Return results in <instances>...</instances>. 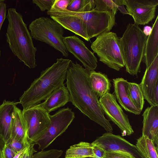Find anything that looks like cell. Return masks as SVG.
<instances>
[{
    "instance_id": "6da1fadb",
    "label": "cell",
    "mask_w": 158,
    "mask_h": 158,
    "mask_svg": "<svg viewBox=\"0 0 158 158\" xmlns=\"http://www.w3.org/2000/svg\"><path fill=\"white\" fill-rule=\"evenodd\" d=\"M90 70L71 60L68 68L66 84L69 93L70 102L90 120L103 127L107 132L113 128L105 117L100 105L98 98L90 85Z\"/></svg>"
},
{
    "instance_id": "7a4b0ae2",
    "label": "cell",
    "mask_w": 158,
    "mask_h": 158,
    "mask_svg": "<svg viewBox=\"0 0 158 158\" xmlns=\"http://www.w3.org/2000/svg\"><path fill=\"white\" fill-rule=\"evenodd\" d=\"M71 60L57 59L52 66L43 70L19 98L24 110L41 103L64 84Z\"/></svg>"
},
{
    "instance_id": "3957f363",
    "label": "cell",
    "mask_w": 158,
    "mask_h": 158,
    "mask_svg": "<svg viewBox=\"0 0 158 158\" xmlns=\"http://www.w3.org/2000/svg\"><path fill=\"white\" fill-rule=\"evenodd\" d=\"M6 17L8 20L6 41L10 50L26 65L30 69L35 68L37 66V49L22 15L15 8H11L8 9Z\"/></svg>"
},
{
    "instance_id": "277c9868",
    "label": "cell",
    "mask_w": 158,
    "mask_h": 158,
    "mask_svg": "<svg viewBox=\"0 0 158 158\" xmlns=\"http://www.w3.org/2000/svg\"><path fill=\"white\" fill-rule=\"evenodd\" d=\"M148 36L135 23H129L122 36L119 38V46L127 72L132 76L140 72Z\"/></svg>"
},
{
    "instance_id": "5b68a950",
    "label": "cell",
    "mask_w": 158,
    "mask_h": 158,
    "mask_svg": "<svg viewBox=\"0 0 158 158\" xmlns=\"http://www.w3.org/2000/svg\"><path fill=\"white\" fill-rule=\"evenodd\" d=\"M29 28L34 39L46 43L65 57L69 56L64 41V28L57 22L48 17H41L33 21Z\"/></svg>"
},
{
    "instance_id": "8992f818",
    "label": "cell",
    "mask_w": 158,
    "mask_h": 158,
    "mask_svg": "<svg viewBox=\"0 0 158 158\" xmlns=\"http://www.w3.org/2000/svg\"><path fill=\"white\" fill-rule=\"evenodd\" d=\"M51 16H74L81 18L84 21L89 39L104 32L110 31L116 24L115 15L111 11L98 10L95 8L86 12H72L67 9L52 10Z\"/></svg>"
},
{
    "instance_id": "52a82bcc",
    "label": "cell",
    "mask_w": 158,
    "mask_h": 158,
    "mask_svg": "<svg viewBox=\"0 0 158 158\" xmlns=\"http://www.w3.org/2000/svg\"><path fill=\"white\" fill-rule=\"evenodd\" d=\"M119 38L112 32L103 33L97 36L91 48L99 61L109 67L118 71L125 66L119 46Z\"/></svg>"
},
{
    "instance_id": "ba28073f",
    "label": "cell",
    "mask_w": 158,
    "mask_h": 158,
    "mask_svg": "<svg viewBox=\"0 0 158 158\" xmlns=\"http://www.w3.org/2000/svg\"><path fill=\"white\" fill-rule=\"evenodd\" d=\"M22 111L27 128L28 142L30 144H35L50 124V114L38 105Z\"/></svg>"
},
{
    "instance_id": "9c48e42d",
    "label": "cell",
    "mask_w": 158,
    "mask_h": 158,
    "mask_svg": "<svg viewBox=\"0 0 158 158\" xmlns=\"http://www.w3.org/2000/svg\"><path fill=\"white\" fill-rule=\"evenodd\" d=\"M50 124L45 134L35 144L39 149L48 147L67 129L75 118V114L68 107L59 110L53 115H49Z\"/></svg>"
},
{
    "instance_id": "30bf717a",
    "label": "cell",
    "mask_w": 158,
    "mask_h": 158,
    "mask_svg": "<svg viewBox=\"0 0 158 158\" xmlns=\"http://www.w3.org/2000/svg\"><path fill=\"white\" fill-rule=\"evenodd\" d=\"M99 102L104 114L118 126L123 136L130 135L134 133L128 115L117 102L114 94L107 93L100 98Z\"/></svg>"
},
{
    "instance_id": "8fae6325",
    "label": "cell",
    "mask_w": 158,
    "mask_h": 158,
    "mask_svg": "<svg viewBox=\"0 0 158 158\" xmlns=\"http://www.w3.org/2000/svg\"><path fill=\"white\" fill-rule=\"evenodd\" d=\"M91 143L102 149L105 152L118 153L130 158H144L135 146L119 135H114L111 132L103 134Z\"/></svg>"
},
{
    "instance_id": "7c38bea8",
    "label": "cell",
    "mask_w": 158,
    "mask_h": 158,
    "mask_svg": "<svg viewBox=\"0 0 158 158\" xmlns=\"http://www.w3.org/2000/svg\"><path fill=\"white\" fill-rule=\"evenodd\" d=\"M124 2L134 23L138 26L145 25L155 18L158 0H124Z\"/></svg>"
},
{
    "instance_id": "4fadbf2b",
    "label": "cell",
    "mask_w": 158,
    "mask_h": 158,
    "mask_svg": "<svg viewBox=\"0 0 158 158\" xmlns=\"http://www.w3.org/2000/svg\"><path fill=\"white\" fill-rule=\"evenodd\" d=\"M64 41L68 51L79 60L85 69L90 71L96 69L97 59L83 41L74 35L64 37Z\"/></svg>"
},
{
    "instance_id": "5bb4252c",
    "label": "cell",
    "mask_w": 158,
    "mask_h": 158,
    "mask_svg": "<svg viewBox=\"0 0 158 158\" xmlns=\"http://www.w3.org/2000/svg\"><path fill=\"white\" fill-rule=\"evenodd\" d=\"M139 85L144 98L151 106L157 105L154 101V94L158 85V55L150 65L146 68Z\"/></svg>"
},
{
    "instance_id": "9a60e30c",
    "label": "cell",
    "mask_w": 158,
    "mask_h": 158,
    "mask_svg": "<svg viewBox=\"0 0 158 158\" xmlns=\"http://www.w3.org/2000/svg\"><path fill=\"white\" fill-rule=\"evenodd\" d=\"M113 81L114 95L121 107L127 111L139 115L141 111L133 104L129 94V82L122 77L114 79Z\"/></svg>"
},
{
    "instance_id": "2e32d148",
    "label": "cell",
    "mask_w": 158,
    "mask_h": 158,
    "mask_svg": "<svg viewBox=\"0 0 158 158\" xmlns=\"http://www.w3.org/2000/svg\"><path fill=\"white\" fill-rule=\"evenodd\" d=\"M142 116L143 117L142 135L152 140L155 146L158 144V105L148 107Z\"/></svg>"
},
{
    "instance_id": "e0dca14e",
    "label": "cell",
    "mask_w": 158,
    "mask_h": 158,
    "mask_svg": "<svg viewBox=\"0 0 158 158\" xmlns=\"http://www.w3.org/2000/svg\"><path fill=\"white\" fill-rule=\"evenodd\" d=\"M18 103L5 100L0 105V134L6 144L11 139L13 118L16 105Z\"/></svg>"
},
{
    "instance_id": "ac0fdd59",
    "label": "cell",
    "mask_w": 158,
    "mask_h": 158,
    "mask_svg": "<svg viewBox=\"0 0 158 158\" xmlns=\"http://www.w3.org/2000/svg\"><path fill=\"white\" fill-rule=\"evenodd\" d=\"M70 102L69 90L64 84L53 92L43 102L37 105L48 113Z\"/></svg>"
},
{
    "instance_id": "d6986e66",
    "label": "cell",
    "mask_w": 158,
    "mask_h": 158,
    "mask_svg": "<svg viewBox=\"0 0 158 158\" xmlns=\"http://www.w3.org/2000/svg\"><path fill=\"white\" fill-rule=\"evenodd\" d=\"M50 17L64 28L80 36L87 41L89 40L87 33L86 25L80 18L74 16H51Z\"/></svg>"
},
{
    "instance_id": "ffe728a7",
    "label": "cell",
    "mask_w": 158,
    "mask_h": 158,
    "mask_svg": "<svg viewBox=\"0 0 158 158\" xmlns=\"http://www.w3.org/2000/svg\"><path fill=\"white\" fill-rule=\"evenodd\" d=\"M158 55V16L152 27L151 33L146 41L143 60L148 67Z\"/></svg>"
},
{
    "instance_id": "44dd1931",
    "label": "cell",
    "mask_w": 158,
    "mask_h": 158,
    "mask_svg": "<svg viewBox=\"0 0 158 158\" xmlns=\"http://www.w3.org/2000/svg\"><path fill=\"white\" fill-rule=\"evenodd\" d=\"M11 138L19 141L27 146L30 145L28 142L27 128L23 111L17 106L12 122Z\"/></svg>"
},
{
    "instance_id": "7402d4cb",
    "label": "cell",
    "mask_w": 158,
    "mask_h": 158,
    "mask_svg": "<svg viewBox=\"0 0 158 158\" xmlns=\"http://www.w3.org/2000/svg\"><path fill=\"white\" fill-rule=\"evenodd\" d=\"M89 80L91 87L98 98L110 92L111 84L105 74L90 71Z\"/></svg>"
},
{
    "instance_id": "603a6c76",
    "label": "cell",
    "mask_w": 158,
    "mask_h": 158,
    "mask_svg": "<svg viewBox=\"0 0 158 158\" xmlns=\"http://www.w3.org/2000/svg\"><path fill=\"white\" fill-rule=\"evenodd\" d=\"M94 157L91 143L81 142L71 146L65 153V158H87Z\"/></svg>"
},
{
    "instance_id": "cb8c5ba5",
    "label": "cell",
    "mask_w": 158,
    "mask_h": 158,
    "mask_svg": "<svg viewBox=\"0 0 158 158\" xmlns=\"http://www.w3.org/2000/svg\"><path fill=\"white\" fill-rule=\"evenodd\" d=\"M135 146L144 158H158V148L148 137L142 135L137 139Z\"/></svg>"
},
{
    "instance_id": "d4e9b609",
    "label": "cell",
    "mask_w": 158,
    "mask_h": 158,
    "mask_svg": "<svg viewBox=\"0 0 158 158\" xmlns=\"http://www.w3.org/2000/svg\"><path fill=\"white\" fill-rule=\"evenodd\" d=\"M128 91L131 99L136 107L141 111L143 107L144 97L139 84L128 83Z\"/></svg>"
},
{
    "instance_id": "484cf974",
    "label": "cell",
    "mask_w": 158,
    "mask_h": 158,
    "mask_svg": "<svg viewBox=\"0 0 158 158\" xmlns=\"http://www.w3.org/2000/svg\"><path fill=\"white\" fill-rule=\"evenodd\" d=\"M95 8L102 11H111L115 15L118 10V6L124 5V0H94Z\"/></svg>"
},
{
    "instance_id": "4316f807",
    "label": "cell",
    "mask_w": 158,
    "mask_h": 158,
    "mask_svg": "<svg viewBox=\"0 0 158 158\" xmlns=\"http://www.w3.org/2000/svg\"><path fill=\"white\" fill-rule=\"evenodd\" d=\"M63 152L61 150L55 149L42 150L33 154L32 158H59Z\"/></svg>"
},
{
    "instance_id": "83f0119b",
    "label": "cell",
    "mask_w": 158,
    "mask_h": 158,
    "mask_svg": "<svg viewBox=\"0 0 158 158\" xmlns=\"http://www.w3.org/2000/svg\"><path fill=\"white\" fill-rule=\"evenodd\" d=\"M55 0H33L32 3L35 4L41 11H49L52 8Z\"/></svg>"
},
{
    "instance_id": "f1b7e54d",
    "label": "cell",
    "mask_w": 158,
    "mask_h": 158,
    "mask_svg": "<svg viewBox=\"0 0 158 158\" xmlns=\"http://www.w3.org/2000/svg\"><path fill=\"white\" fill-rule=\"evenodd\" d=\"M85 0H71L67 9L74 12H79L85 5Z\"/></svg>"
},
{
    "instance_id": "f546056e",
    "label": "cell",
    "mask_w": 158,
    "mask_h": 158,
    "mask_svg": "<svg viewBox=\"0 0 158 158\" xmlns=\"http://www.w3.org/2000/svg\"><path fill=\"white\" fill-rule=\"evenodd\" d=\"M6 144L17 153L23 150L29 146H27L22 142L12 138L11 139L9 143Z\"/></svg>"
},
{
    "instance_id": "4dcf8cb0",
    "label": "cell",
    "mask_w": 158,
    "mask_h": 158,
    "mask_svg": "<svg viewBox=\"0 0 158 158\" xmlns=\"http://www.w3.org/2000/svg\"><path fill=\"white\" fill-rule=\"evenodd\" d=\"M71 1V0H55L50 10H55L66 9Z\"/></svg>"
},
{
    "instance_id": "1f68e13d",
    "label": "cell",
    "mask_w": 158,
    "mask_h": 158,
    "mask_svg": "<svg viewBox=\"0 0 158 158\" xmlns=\"http://www.w3.org/2000/svg\"><path fill=\"white\" fill-rule=\"evenodd\" d=\"M35 143L30 144L23 151L19 158H32L34 153L36 152L34 148Z\"/></svg>"
},
{
    "instance_id": "d6a6232c",
    "label": "cell",
    "mask_w": 158,
    "mask_h": 158,
    "mask_svg": "<svg viewBox=\"0 0 158 158\" xmlns=\"http://www.w3.org/2000/svg\"><path fill=\"white\" fill-rule=\"evenodd\" d=\"M17 153L7 144H6L1 152L2 158H13Z\"/></svg>"
},
{
    "instance_id": "836d02e7",
    "label": "cell",
    "mask_w": 158,
    "mask_h": 158,
    "mask_svg": "<svg viewBox=\"0 0 158 158\" xmlns=\"http://www.w3.org/2000/svg\"><path fill=\"white\" fill-rule=\"evenodd\" d=\"M4 2L3 0L0 2V33L2 25L6 17V4Z\"/></svg>"
},
{
    "instance_id": "e575fe53",
    "label": "cell",
    "mask_w": 158,
    "mask_h": 158,
    "mask_svg": "<svg viewBox=\"0 0 158 158\" xmlns=\"http://www.w3.org/2000/svg\"><path fill=\"white\" fill-rule=\"evenodd\" d=\"M92 144L94 157L96 158H104L105 154L104 151L97 146Z\"/></svg>"
},
{
    "instance_id": "d590c367",
    "label": "cell",
    "mask_w": 158,
    "mask_h": 158,
    "mask_svg": "<svg viewBox=\"0 0 158 158\" xmlns=\"http://www.w3.org/2000/svg\"><path fill=\"white\" fill-rule=\"evenodd\" d=\"M104 158H130L120 154L114 152H105Z\"/></svg>"
},
{
    "instance_id": "8d00e7d4",
    "label": "cell",
    "mask_w": 158,
    "mask_h": 158,
    "mask_svg": "<svg viewBox=\"0 0 158 158\" xmlns=\"http://www.w3.org/2000/svg\"><path fill=\"white\" fill-rule=\"evenodd\" d=\"M152 30V27L147 26L144 27L143 31L144 34L148 36L151 33Z\"/></svg>"
},
{
    "instance_id": "74e56055",
    "label": "cell",
    "mask_w": 158,
    "mask_h": 158,
    "mask_svg": "<svg viewBox=\"0 0 158 158\" xmlns=\"http://www.w3.org/2000/svg\"><path fill=\"white\" fill-rule=\"evenodd\" d=\"M154 98L156 104L158 105V85L156 86L154 92Z\"/></svg>"
},
{
    "instance_id": "f35d334b",
    "label": "cell",
    "mask_w": 158,
    "mask_h": 158,
    "mask_svg": "<svg viewBox=\"0 0 158 158\" xmlns=\"http://www.w3.org/2000/svg\"><path fill=\"white\" fill-rule=\"evenodd\" d=\"M118 10L123 15L128 14L129 15L127 10L124 7L123 5L118 6Z\"/></svg>"
},
{
    "instance_id": "ab89813d",
    "label": "cell",
    "mask_w": 158,
    "mask_h": 158,
    "mask_svg": "<svg viewBox=\"0 0 158 158\" xmlns=\"http://www.w3.org/2000/svg\"><path fill=\"white\" fill-rule=\"evenodd\" d=\"M6 144L2 135L0 134V153L2 152V150Z\"/></svg>"
},
{
    "instance_id": "60d3db41",
    "label": "cell",
    "mask_w": 158,
    "mask_h": 158,
    "mask_svg": "<svg viewBox=\"0 0 158 158\" xmlns=\"http://www.w3.org/2000/svg\"><path fill=\"white\" fill-rule=\"evenodd\" d=\"M24 149L17 153V154H16V155L13 158H19L21 154H22L23 152V151H24Z\"/></svg>"
},
{
    "instance_id": "b9f144b4",
    "label": "cell",
    "mask_w": 158,
    "mask_h": 158,
    "mask_svg": "<svg viewBox=\"0 0 158 158\" xmlns=\"http://www.w3.org/2000/svg\"><path fill=\"white\" fill-rule=\"evenodd\" d=\"M87 158H95V157H89Z\"/></svg>"
},
{
    "instance_id": "7bdbcfd3",
    "label": "cell",
    "mask_w": 158,
    "mask_h": 158,
    "mask_svg": "<svg viewBox=\"0 0 158 158\" xmlns=\"http://www.w3.org/2000/svg\"><path fill=\"white\" fill-rule=\"evenodd\" d=\"M4 0H0V2L3 1Z\"/></svg>"
},
{
    "instance_id": "ee69618b",
    "label": "cell",
    "mask_w": 158,
    "mask_h": 158,
    "mask_svg": "<svg viewBox=\"0 0 158 158\" xmlns=\"http://www.w3.org/2000/svg\"><path fill=\"white\" fill-rule=\"evenodd\" d=\"M0 54H1V51H0Z\"/></svg>"
}]
</instances>
